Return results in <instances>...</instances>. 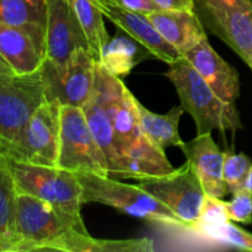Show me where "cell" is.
<instances>
[{
    "mask_svg": "<svg viewBox=\"0 0 252 252\" xmlns=\"http://www.w3.org/2000/svg\"><path fill=\"white\" fill-rule=\"evenodd\" d=\"M15 231V252H150L155 249L153 240L147 238H93L78 230L51 204L26 193L17 194Z\"/></svg>",
    "mask_w": 252,
    "mask_h": 252,
    "instance_id": "1",
    "label": "cell"
},
{
    "mask_svg": "<svg viewBox=\"0 0 252 252\" xmlns=\"http://www.w3.org/2000/svg\"><path fill=\"white\" fill-rule=\"evenodd\" d=\"M165 76L174 84L181 107L193 118L197 134L243 128L235 102L220 97L184 56L169 64Z\"/></svg>",
    "mask_w": 252,
    "mask_h": 252,
    "instance_id": "2",
    "label": "cell"
},
{
    "mask_svg": "<svg viewBox=\"0 0 252 252\" xmlns=\"http://www.w3.org/2000/svg\"><path fill=\"white\" fill-rule=\"evenodd\" d=\"M17 192L51 204L81 233L89 234L83 217V187L74 172L57 166H43L4 157Z\"/></svg>",
    "mask_w": 252,
    "mask_h": 252,
    "instance_id": "3",
    "label": "cell"
},
{
    "mask_svg": "<svg viewBox=\"0 0 252 252\" xmlns=\"http://www.w3.org/2000/svg\"><path fill=\"white\" fill-rule=\"evenodd\" d=\"M76 176L83 187V204H103L135 218L186 229L181 219L138 185L133 186L110 176L94 174H76Z\"/></svg>",
    "mask_w": 252,
    "mask_h": 252,
    "instance_id": "4",
    "label": "cell"
},
{
    "mask_svg": "<svg viewBox=\"0 0 252 252\" xmlns=\"http://www.w3.org/2000/svg\"><path fill=\"white\" fill-rule=\"evenodd\" d=\"M46 100L41 70L30 75H0V155L10 157L30 118Z\"/></svg>",
    "mask_w": 252,
    "mask_h": 252,
    "instance_id": "5",
    "label": "cell"
},
{
    "mask_svg": "<svg viewBox=\"0 0 252 252\" xmlns=\"http://www.w3.org/2000/svg\"><path fill=\"white\" fill-rule=\"evenodd\" d=\"M57 167L74 174L108 176L107 159L89 128L83 108L61 105Z\"/></svg>",
    "mask_w": 252,
    "mask_h": 252,
    "instance_id": "6",
    "label": "cell"
},
{
    "mask_svg": "<svg viewBox=\"0 0 252 252\" xmlns=\"http://www.w3.org/2000/svg\"><path fill=\"white\" fill-rule=\"evenodd\" d=\"M138 186L166 206L186 229L193 230L201 216L206 192L189 161L170 174L139 180Z\"/></svg>",
    "mask_w": 252,
    "mask_h": 252,
    "instance_id": "7",
    "label": "cell"
},
{
    "mask_svg": "<svg viewBox=\"0 0 252 252\" xmlns=\"http://www.w3.org/2000/svg\"><path fill=\"white\" fill-rule=\"evenodd\" d=\"M96 61L89 49L79 48L63 66H53L44 61L41 69L49 101L83 108L95 88Z\"/></svg>",
    "mask_w": 252,
    "mask_h": 252,
    "instance_id": "8",
    "label": "cell"
},
{
    "mask_svg": "<svg viewBox=\"0 0 252 252\" xmlns=\"http://www.w3.org/2000/svg\"><path fill=\"white\" fill-rule=\"evenodd\" d=\"M61 130V103L46 100L30 118L11 159L43 166H57Z\"/></svg>",
    "mask_w": 252,
    "mask_h": 252,
    "instance_id": "9",
    "label": "cell"
},
{
    "mask_svg": "<svg viewBox=\"0 0 252 252\" xmlns=\"http://www.w3.org/2000/svg\"><path fill=\"white\" fill-rule=\"evenodd\" d=\"M204 26L225 42L252 70V12L209 0H196Z\"/></svg>",
    "mask_w": 252,
    "mask_h": 252,
    "instance_id": "10",
    "label": "cell"
},
{
    "mask_svg": "<svg viewBox=\"0 0 252 252\" xmlns=\"http://www.w3.org/2000/svg\"><path fill=\"white\" fill-rule=\"evenodd\" d=\"M46 62L58 68L76 49H89V43L70 0H46Z\"/></svg>",
    "mask_w": 252,
    "mask_h": 252,
    "instance_id": "11",
    "label": "cell"
},
{
    "mask_svg": "<svg viewBox=\"0 0 252 252\" xmlns=\"http://www.w3.org/2000/svg\"><path fill=\"white\" fill-rule=\"evenodd\" d=\"M93 1L101 10L103 16L115 24L118 30L139 42L153 54L155 59L170 64L181 57V54L171 44L167 43L160 36L147 15L123 9L110 0H93Z\"/></svg>",
    "mask_w": 252,
    "mask_h": 252,
    "instance_id": "12",
    "label": "cell"
},
{
    "mask_svg": "<svg viewBox=\"0 0 252 252\" xmlns=\"http://www.w3.org/2000/svg\"><path fill=\"white\" fill-rule=\"evenodd\" d=\"M175 170L165 150L150 142L144 134L120 152L108 176L112 179L142 180L144 177L161 176Z\"/></svg>",
    "mask_w": 252,
    "mask_h": 252,
    "instance_id": "13",
    "label": "cell"
},
{
    "mask_svg": "<svg viewBox=\"0 0 252 252\" xmlns=\"http://www.w3.org/2000/svg\"><path fill=\"white\" fill-rule=\"evenodd\" d=\"M180 149L196 171L207 196L224 198L229 193L223 180L224 152L216 144L212 133L197 134Z\"/></svg>",
    "mask_w": 252,
    "mask_h": 252,
    "instance_id": "14",
    "label": "cell"
},
{
    "mask_svg": "<svg viewBox=\"0 0 252 252\" xmlns=\"http://www.w3.org/2000/svg\"><path fill=\"white\" fill-rule=\"evenodd\" d=\"M184 57L220 97L229 102L238 100L240 96L239 73L214 51L208 38L199 42Z\"/></svg>",
    "mask_w": 252,
    "mask_h": 252,
    "instance_id": "15",
    "label": "cell"
},
{
    "mask_svg": "<svg viewBox=\"0 0 252 252\" xmlns=\"http://www.w3.org/2000/svg\"><path fill=\"white\" fill-rule=\"evenodd\" d=\"M147 17L160 36L181 56L208 38L203 22L196 11L157 10L147 14Z\"/></svg>",
    "mask_w": 252,
    "mask_h": 252,
    "instance_id": "16",
    "label": "cell"
},
{
    "mask_svg": "<svg viewBox=\"0 0 252 252\" xmlns=\"http://www.w3.org/2000/svg\"><path fill=\"white\" fill-rule=\"evenodd\" d=\"M0 56L16 75H30L43 66L46 54L33 37L20 27L0 22Z\"/></svg>",
    "mask_w": 252,
    "mask_h": 252,
    "instance_id": "17",
    "label": "cell"
},
{
    "mask_svg": "<svg viewBox=\"0 0 252 252\" xmlns=\"http://www.w3.org/2000/svg\"><path fill=\"white\" fill-rule=\"evenodd\" d=\"M0 22L24 29L46 54V0H0Z\"/></svg>",
    "mask_w": 252,
    "mask_h": 252,
    "instance_id": "18",
    "label": "cell"
},
{
    "mask_svg": "<svg viewBox=\"0 0 252 252\" xmlns=\"http://www.w3.org/2000/svg\"><path fill=\"white\" fill-rule=\"evenodd\" d=\"M145 58L154 57L139 42L118 30V33L108 39L98 63L113 76L123 79Z\"/></svg>",
    "mask_w": 252,
    "mask_h": 252,
    "instance_id": "19",
    "label": "cell"
},
{
    "mask_svg": "<svg viewBox=\"0 0 252 252\" xmlns=\"http://www.w3.org/2000/svg\"><path fill=\"white\" fill-rule=\"evenodd\" d=\"M137 108L140 129L150 142L162 150L171 147L181 148L185 143L179 132L180 120L185 112L181 106H175L166 115H159L148 110L137 98Z\"/></svg>",
    "mask_w": 252,
    "mask_h": 252,
    "instance_id": "20",
    "label": "cell"
},
{
    "mask_svg": "<svg viewBox=\"0 0 252 252\" xmlns=\"http://www.w3.org/2000/svg\"><path fill=\"white\" fill-rule=\"evenodd\" d=\"M111 120L118 153L143 134L137 108V97L130 93L125 83L118 89L111 102Z\"/></svg>",
    "mask_w": 252,
    "mask_h": 252,
    "instance_id": "21",
    "label": "cell"
},
{
    "mask_svg": "<svg viewBox=\"0 0 252 252\" xmlns=\"http://www.w3.org/2000/svg\"><path fill=\"white\" fill-rule=\"evenodd\" d=\"M16 186L2 155H0V234L2 236V252H15L16 248Z\"/></svg>",
    "mask_w": 252,
    "mask_h": 252,
    "instance_id": "22",
    "label": "cell"
},
{
    "mask_svg": "<svg viewBox=\"0 0 252 252\" xmlns=\"http://www.w3.org/2000/svg\"><path fill=\"white\" fill-rule=\"evenodd\" d=\"M89 43V51L96 62L107 44L110 36L106 30L103 14L93 0H70Z\"/></svg>",
    "mask_w": 252,
    "mask_h": 252,
    "instance_id": "23",
    "label": "cell"
},
{
    "mask_svg": "<svg viewBox=\"0 0 252 252\" xmlns=\"http://www.w3.org/2000/svg\"><path fill=\"white\" fill-rule=\"evenodd\" d=\"M251 164V159L244 153L235 154L233 152H224L223 180L229 193L233 194L235 191L245 187Z\"/></svg>",
    "mask_w": 252,
    "mask_h": 252,
    "instance_id": "24",
    "label": "cell"
},
{
    "mask_svg": "<svg viewBox=\"0 0 252 252\" xmlns=\"http://www.w3.org/2000/svg\"><path fill=\"white\" fill-rule=\"evenodd\" d=\"M201 235L211 239V240L219 241V243L226 244L233 248L240 249V250L252 251V234L233 224L231 220L225 221L216 228L208 229Z\"/></svg>",
    "mask_w": 252,
    "mask_h": 252,
    "instance_id": "25",
    "label": "cell"
},
{
    "mask_svg": "<svg viewBox=\"0 0 252 252\" xmlns=\"http://www.w3.org/2000/svg\"><path fill=\"white\" fill-rule=\"evenodd\" d=\"M229 220L230 219H229L228 212H226L225 202L221 201V198L206 194V198L202 204L201 216H199V219L193 230L198 234H202L208 229L216 228V226Z\"/></svg>",
    "mask_w": 252,
    "mask_h": 252,
    "instance_id": "26",
    "label": "cell"
},
{
    "mask_svg": "<svg viewBox=\"0 0 252 252\" xmlns=\"http://www.w3.org/2000/svg\"><path fill=\"white\" fill-rule=\"evenodd\" d=\"M228 217L231 221L252 224V192L248 189H240L233 193L231 201L225 202Z\"/></svg>",
    "mask_w": 252,
    "mask_h": 252,
    "instance_id": "27",
    "label": "cell"
},
{
    "mask_svg": "<svg viewBox=\"0 0 252 252\" xmlns=\"http://www.w3.org/2000/svg\"><path fill=\"white\" fill-rule=\"evenodd\" d=\"M113 4L123 7V9L130 10L140 14H149V12L160 10L153 0H110Z\"/></svg>",
    "mask_w": 252,
    "mask_h": 252,
    "instance_id": "28",
    "label": "cell"
},
{
    "mask_svg": "<svg viewBox=\"0 0 252 252\" xmlns=\"http://www.w3.org/2000/svg\"><path fill=\"white\" fill-rule=\"evenodd\" d=\"M160 10L196 11V0H153Z\"/></svg>",
    "mask_w": 252,
    "mask_h": 252,
    "instance_id": "29",
    "label": "cell"
},
{
    "mask_svg": "<svg viewBox=\"0 0 252 252\" xmlns=\"http://www.w3.org/2000/svg\"><path fill=\"white\" fill-rule=\"evenodd\" d=\"M209 1L218 2V4L226 5V6L249 10V11L252 12V0H209Z\"/></svg>",
    "mask_w": 252,
    "mask_h": 252,
    "instance_id": "30",
    "label": "cell"
},
{
    "mask_svg": "<svg viewBox=\"0 0 252 252\" xmlns=\"http://www.w3.org/2000/svg\"><path fill=\"white\" fill-rule=\"evenodd\" d=\"M0 75H6V76H11V75H16L14 73V70L11 69V66L4 61L1 56H0Z\"/></svg>",
    "mask_w": 252,
    "mask_h": 252,
    "instance_id": "31",
    "label": "cell"
},
{
    "mask_svg": "<svg viewBox=\"0 0 252 252\" xmlns=\"http://www.w3.org/2000/svg\"><path fill=\"white\" fill-rule=\"evenodd\" d=\"M245 189H250V191L252 192V164H251V167H250V170H249L248 177H246V182H245Z\"/></svg>",
    "mask_w": 252,
    "mask_h": 252,
    "instance_id": "32",
    "label": "cell"
},
{
    "mask_svg": "<svg viewBox=\"0 0 252 252\" xmlns=\"http://www.w3.org/2000/svg\"><path fill=\"white\" fill-rule=\"evenodd\" d=\"M0 252H2V236L0 234Z\"/></svg>",
    "mask_w": 252,
    "mask_h": 252,
    "instance_id": "33",
    "label": "cell"
}]
</instances>
